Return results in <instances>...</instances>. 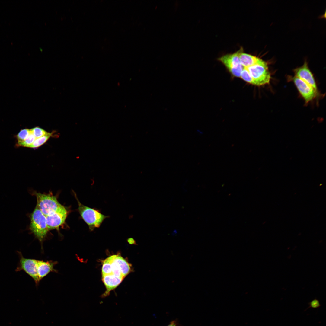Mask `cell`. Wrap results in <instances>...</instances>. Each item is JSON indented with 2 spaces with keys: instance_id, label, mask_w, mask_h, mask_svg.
<instances>
[{
  "instance_id": "obj_1",
  "label": "cell",
  "mask_w": 326,
  "mask_h": 326,
  "mask_svg": "<svg viewBox=\"0 0 326 326\" xmlns=\"http://www.w3.org/2000/svg\"><path fill=\"white\" fill-rule=\"evenodd\" d=\"M74 194L78 202V211L90 231H93L96 228H99L104 220L109 217L108 216L102 214L97 209L92 208L83 205L79 201L74 192Z\"/></svg>"
},
{
  "instance_id": "obj_4",
  "label": "cell",
  "mask_w": 326,
  "mask_h": 326,
  "mask_svg": "<svg viewBox=\"0 0 326 326\" xmlns=\"http://www.w3.org/2000/svg\"><path fill=\"white\" fill-rule=\"evenodd\" d=\"M242 51V49H241L234 53L224 55L218 59L225 66L231 74L235 77H240L244 68L241 63L239 58V54Z\"/></svg>"
},
{
  "instance_id": "obj_13",
  "label": "cell",
  "mask_w": 326,
  "mask_h": 326,
  "mask_svg": "<svg viewBox=\"0 0 326 326\" xmlns=\"http://www.w3.org/2000/svg\"><path fill=\"white\" fill-rule=\"evenodd\" d=\"M113 258L119 266L121 273L125 277L131 271L130 264L121 256L119 255H113Z\"/></svg>"
},
{
  "instance_id": "obj_5",
  "label": "cell",
  "mask_w": 326,
  "mask_h": 326,
  "mask_svg": "<svg viewBox=\"0 0 326 326\" xmlns=\"http://www.w3.org/2000/svg\"><path fill=\"white\" fill-rule=\"evenodd\" d=\"M245 68L254 80L255 85L261 86L269 83L271 75L267 64H257Z\"/></svg>"
},
{
  "instance_id": "obj_8",
  "label": "cell",
  "mask_w": 326,
  "mask_h": 326,
  "mask_svg": "<svg viewBox=\"0 0 326 326\" xmlns=\"http://www.w3.org/2000/svg\"><path fill=\"white\" fill-rule=\"evenodd\" d=\"M292 80L300 93L306 103L315 97L317 90L312 86L295 76L293 78Z\"/></svg>"
},
{
  "instance_id": "obj_21",
  "label": "cell",
  "mask_w": 326,
  "mask_h": 326,
  "mask_svg": "<svg viewBox=\"0 0 326 326\" xmlns=\"http://www.w3.org/2000/svg\"><path fill=\"white\" fill-rule=\"evenodd\" d=\"M309 307L305 310L311 308H317L320 307L321 305L319 301L317 299H315L310 302L308 303Z\"/></svg>"
},
{
  "instance_id": "obj_20",
  "label": "cell",
  "mask_w": 326,
  "mask_h": 326,
  "mask_svg": "<svg viewBox=\"0 0 326 326\" xmlns=\"http://www.w3.org/2000/svg\"><path fill=\"white\" fill-rule=\"evenodd\" d=\"M36 139L33 134L31 133L28 137L24 141L18 143L17 145L18 146L29 147Z\"/></svg>"
},
{
  "instance_id": "obj_11",
  "label": "cell",
  "mask_w": 326,
  "mask_h": 326,
  "mask_svg": "<svg viewBox=\"0 0 326 326\" xmlns=\"http://www.w3.org/2000/svg\"><path fill=\"white\" fill-rule=\"evenodd\" d=\"M123 278L116 276L113 273L102 276V280L106 288V290L101 296L102 297L108 296L110 292L117 287L121 282Z\"/></svg>"
},
{
  "instance_id": "obj_17",
  "label": "cell",
  "mask_w": 326,
  "mask_h": 326,
  "mask_svg": "<svg viewBox=\"0 0 326 326\" xmlns=\"http://www.w3.org/2000/svg\"><path fill=\"white\" fill-rule=\"evenodd\" d=\"M240 77L246 82L251 85H255L254 80L247 69L244 68L241 72Z\"/></svg>"
},
{
  "instance_id": "obj_16",
  "label": "cell",
  "mask_w": 326,
  "mask_h": 326,
  "mask_svg": "<svg viewBox=\"0 0 326 326\" xmlns=\"http://www.w3.org/2000/svg\"><path fill=\"white\" fill-rule=\"evenodd\" d=\"M30 133V129H25L21 130L16 136L18 143L24 141L28 137Z\"/></svg>"
},
{
  "instance_id": "obj_2",
  "label": "cell",
  "mask_w": 326,
  "mask_h": 326,
  "mask_svg": "<svg viewBox=\"0 0 326 326\" xmlns=\"http://www.w3.org/2000/svg\"><path fill=\"white\" fill-rule=\"evenodd\" d=\"M30 229L42 245L48 231L46 216L36 206L30 215Z\"/></svg>"
},
{
  "instance_id": "obj_19",
  "label": "cell",
  "mask_w": 326,
  "mask_h": 326,
  "mask_svg": "<svg viewBox=\"0 0 326 326\" xmlns=\"http://www.w3.org/2000/svg\"><path fill=\"white\" fill-rule=\"evenodd\" d=\"M31 133L34 136L36 139L49 135L51 133H48L41 128L39 127H35L30 129Z\"/></svg>"
},
{
  "instance_id": "obj_9",
  "label": "cell",
  "mask_w": 326,
  "mask_h": 326,
  "mask_svg": "<svg viewBox=\"0 0 326 326\" xmlns=\"http://www.w3.org/2000/svg\"><path fill=\"white\" fill-rule=\"evenodd\" d=\"M294 72L295 77L305 82L317 90L315 80L306 61L302 66L295 69Z\"/></svg>"
},
{
  "instance_id": "obj_3",
  "label": "cell",
  "mask_w": 326,
  "mask_h": 326,
  "mask_svg": "<svg viewBox=\"0 0 326 326\" xmlns=\"http://www.w3.org/2000/svg\"><path fill=\"white\" fill-rule=\"evenodd\" d=\"M33 195L36 197L37 207L46 216L55 212L62 205L58 202L56 196L51 192L42 193L33 191Z\"/></svg>"
},
{
  "instance_id": "obj_7",
  "label": "cell",
  "mask_w": 326,
  "mask_h": 326,
  "mask_svg": "<svg viewBox=\"0 0 326 326\" xmlns=\"http://www.w3.org/2000/svg\"><path fill=\"white\" fill-rule=\"evenodd\" d=\"M68 213L66 208L62 205L55 212L46 216L49 231L54 229L59 230V227L65 223Z\"/></svg>"
},
{
  "instance_id": "obj_10",
  "label": "cell",
  "mask_w": 326,
  "mask_h": 326,
  "mask_svg": "<svg viewBox=\"0 0 326 326\" xmlns=\"http://www.w3.org/2000/svg\"><path fill=\"white\" fill-rule=\"evenodd\" d=\"M57 263V261L52 260L45 261L38 260L37 273L40 281L50 273L58 272L54 268V266Z\"/></svg>"
},
{
  "instance_id": "obj_15",
  "label": "cell",
  "mask_w": 326,
  "mask_h": 326,
  "mask_svg": "<svg viewBox=\"0 0 326 326\" xmlns=\"http://www.w3.org/2000/svg\"><path fill=\"white\" fill-rule=\"evenodd\" d=\"M51 135L52 133H51L49 135L36 139L29 147L35 148L41 146L48 140Z\"/></svg>"
},
{
  "instance_id": "obj_22",
  "label": "cell",
  "mask_w": 326,
  "mask_h": 326,
  "mask_svg": "<svg viewBox=\"0 0 326 326\" xmlns=\"http://www.w3.org/2000/svg\"><path fill=\"white\" fill-rule=\"evenodd\" d=\"M167 326H180L178 321L176 320H174L171 321L169 324Z\"/></svg>"
},
{
  "instance_id": "obj_14",
  "label": "cell",
  "mask_w": 326,
  "mask_h": 326,
  "mask_svg": "<svg viewBox=\"0 0 326 326\" xmlns=\"http://www.w3.org/2000/svg\"><path fill=\"white\" fill-rule=\"evenodd\" d=\"M108 258L111 265L112 273L116 276L123 278H124L118 264L113 259V255L111 256Z\"/></svg>"
},
{
  "instance_id": "obj_12",
  "label": "cell",
  "mask_w": 326,
  "mask_h": 326,
  "mask_svg": "<svg viewBox=\"0 0 326 326\" xmlns=\"http://www.w3.org/2000/svg\"><path fill=\"white\" fill-rule=\"evenodd\" d=\"M243 51L239 56L241 63L244 68L257 64L264 65L267 64L264 61L256 56L243 53Z\"/></svg>"
},
{
  "instance_id": "obj_6",
  "label": "cell",
  "mask_w": 326,
  "mask_h": 326,
  "mask_svg": "<svg viewBox=\"0 0 326 326\" xmlns=\"http://www.w3.org/2000/svg\"><path fill=\"white\" fill-rule=\"evenodd\" d=\"M18 253L20 260L15 271H24L33 279L36 285H38L40 281L37 273L38 260L25 258L23 257L21 253L18 252Z\"/></svg>"
},
{
  "instance_id": "obj_18",
  "label": "cell",
  "mask_w": 326,
  "mask_h": 326,
  "mask_svg": "<svg viewBox=\"0 0 326 326\" xmlns=\"http://www.w3.org/2000/svg\"><path fill=\"white\" fill-rule=\"evenodd\" d=\"M112 273L111 265L108 258H107L103 263L102 268V276Z\"/></svg>"
}]
</instances>
